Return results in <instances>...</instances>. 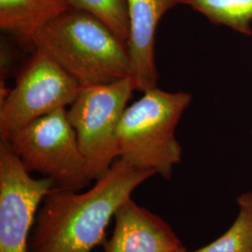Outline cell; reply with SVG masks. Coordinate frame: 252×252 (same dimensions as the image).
<instances>
[{"label":"cell","mask_w":252,"mask_h":252,"mask_svg":"<svg viewBox=\"0 0 252 252\" xmlns=\"http://www.w3.org/2000/svg\"><path fill=\"white\" fill-rule=\"evenodd\" d=\"M155 175L118 158L92 189H51L37 210L28 252H91L118 207Z\"/></svg>","instance_id":"cell-1"},{"label":"cell","mask_w":252,"mask_h":252,"mask_svg":"<svg viewBox=\"0 0 252 252\" xmlns=\"http://www.w3.org/2000/svg\"><path fill=\"white\" fill-rule=\"evenodd\" d=\"M42 49L81 84H108L131 77L127 43L87 11L69 9L36 35Z\"/></svg>","instance_id":"cell-2"},{"label":"cell","mask_w":252,"mask_h":252,"mask_svg":"<svg viewBox=\"0 0 252 252\" xmlns=\"http://www.w3.org/2000/svg\"><path fill=\"white\" fill-rule=\"evenodd\" d=\"M191 102L189 93L154 87L127 107L118 131L120 158L170 180L182 157L176 137L180 118Z\"/></svg>","instance_id":"cell-3"},{"label":"cell","mask_w":252,"mask_h":252,"mask_svg":"<svg viewBox=\"0 0 252 252\" xmlns=\"http://www.w3.org/2000/svg\"><path fill=\"white\" fill-rule=\"evenodd\" d=\"M7 141L27 171L51 179L54 188L79 190L93 180L66 108L32 122Z\"/></svg>","instance_id":"cell-4"},{"label":"cell","mask_w":252,"mask_h":252,"mask_svg":"<svg viewBox=\"0 0 252 252\" xmlns=\"http://www.w3.org/2000/svg\"><path fill=\"white\" fill-rule=\"evenodd\" d=\"M133 91L131 77L82 87L67 110L93 180L99 179L120 158L118 131Z\"/></svg>","instance_id":"cell-5"},{"label":"cell","mask_w":252,"mask_h":252,"mask_svg":"<svg viewBox=\"0 0 252 252\" xmlns=\"http://www.w3.org/2000/svg\"><path fill=\"white\" fill-rule=\"evenodd\" d=\"M82 87L42 49H35L13 89L0 106V137L8 140L19 129L54 111L70 107Z\"/></svg>","instance_id":"cell-6"},{"label":"cell","mask_w":252,"mask_h":252,"mask_svg":"<svg viewBox=\"0 0 252 252\" xmlns=\"http://www.w3.org/2000/svg\"><path fill=\"white\" fill-rule=\"evenodd\" d=\"M7 140L0 141V252H28L37 210L54 188L33 179Z\"/></svg>","instance_id":"cell-7"},{"label":"cell","mask_w":252,"mask_h":252,"mask_svg":"<svg viewBox=\"0 0 252 252\" xmlns=\"http://www.w3.org/2000/svg\"><path fill=\"white\" fill-rule=\"evenodd\" d=\"M129 19L127 40L131 78L135 91L144 93L156 87L155 34L159 22L180 0H126Z\"/></svg>","instance_id":"cell-8"},{"label":"cell","mask_w":252,"mask_h":252,"mask_svg":"<svg viewBox=\"0 0 252 252\" xmlns=\"http://www.w3.org/2000/svg\"><path fill=\"white\" fill-rule=\"evenodd\" d=\"M105 252H176L183 247L171 226L131 197L118 207Z\"/></svg>","instance_id":"cell-9"},{"label":"cell","mask_w":252,"mask_h":252,"mask_svg":"<svg viewBox=\"0 0 252 252\" xmlns=\"http://www.w3.org/2000/svg\"><path fill=\"white\" fill-rule=\"evenodd\" d=\"M69 9L67 0H0V28L34 49L37 33Z\"/></svg>","instance_id":"cell-10"},{"label":"cell","mask_w":252,"mask_h":252,"mask_svg":"<svg viewBox=\"0 0 252 252\" xmlns=\"http://www.w3.org/2000/svg\"><path fill=\"white\" fill-rule=\"evenodd\" d=\"M216 26L252 36V0H180Z\"/></svg>","instance_id":"cell-11"},{"label":"cell","mask_w":252,"mask_h":252,"mask_svg":"<svg viewBox=\"0 0 252 252\" xmlns=\"http://www.w3.org/2000/svg\"><path fill=\"white\" fill-rule=\"evenodd\" d=\"M234 223L215 241L191 252H252V190L240 194Z\"/></svg>","instance_id":"cell-12"},{"label":"cell","mask_w":252,"mask_h":252,"mask_svg":"<svg viewBox=\"0 0 252 252\" xmlns=\"http://www.w3.org/2000/svg\"><path fill=\"white\" fill-rule=\"evenodd\" d=\"M72 9L87 11L102 21L107 27L127 43L129 37V19L126 0H67Z\"/></svg>","instance_id":"cell-13"},{"label":"cell","mask_w":252,"mask_h":252,"mask_svg":"<svg viewBox=\"0 0 252 252\" xmlns=\"http://www.w3.org/2000/svg\"><path fill=\"white\" fill-rule=\"evenodd\" d=\"M176 252H187V250L184 248V246L182 247V248H180V250L179 251H177Z\"/></svg>","instance_id":"cell-14"}]
</instances>
